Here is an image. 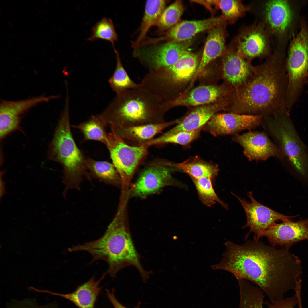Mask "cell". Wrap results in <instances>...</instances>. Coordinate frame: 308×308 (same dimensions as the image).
I'll return each instance as SVG.
<instances>
[{
    "label": "cell",
    "mask_w": 308,
    "mask_h": 308,
    "mask_svg": "<svg viewBox=\"0 0 308 308\" xmlns=\"http://www.w3.org/2000/svg\"><path fill=\"white\" fill-rule=\"evenodd\" d=\"M224 244L222 258L212 269L253 282L271 303L282 300L286 293L295 291L301 284V261L289 249L276 248L255 239L242 244L228 241Z\"/></svg>",
    "instance_id": "cell-1"
},
{
    "label": "cell",
    "mask_w": 308,
    "mask_h": 308,
    "mask_svg": "<svg viewBox=\"0 0 308 308\" xmlns=\"http://www.w3.org/2000/svg\"><path fill=\"white\" fill-rule=\"evenodd\" d=\"M287 82L285 64L276 54H272L262 64L254 66L243 84L232 88L227 110L229 112L263 117L287 110Z\"/></svg>",
    "instance_id": "cell-2"
},
{
    "label": "cell",
    "mask_w": 308,
    "mask_h": 308,
    "mask_svg": "<svg viewBox=\"0 0 308 308\" xmlns=\"http://www.w3.org/2000/svg\"><path fill=\"white\" fill-rule=\"evenodd\" d=\"M128 201L127 198L120 199L117 212L102 237L82 244L73 246L68 250L88 252L92 257L91 262L99 260L105 261L108 268L105 273L113 278L123 268L133 266L144 281L149 278L151 272L143 268L133 241L128 218Z\"/></svg>",
    "instance_id": "cell-3"
},
{
    "label": "cell",
    "mask_w": 308,
    "mask_h": 308,
    "mask_svg": "<svg viewBox=\"0 0 308 308\" xmlns=\"http://www.w3.org/2000/svg\"><path fill=\"white\" fill-rule=\"evenodd\" d=\"M161 98L141 87L117 94L100 114L111 130L165 122Z\"/></svg>",
    "instance_id": "cell-4"
},
{
    "label": "cell",
    "mask_w": 308,
    "mask_h": 308,
    "mask_svg": "<svg viewBox=\"0 0 308 308\" xmlns=\"http://www.w3.org/2000/svg\"><path fill=\"white\" fill-rule=\"evenodd\" d=\"M48 150L49 159L63 168V196L70 190H80L84 177L89 179L86 157L77 146L71 131L69 102L65 103Z\"/></svg>",
    "instance_id": "cell-5"
},
{
    "label": "cell",
    "mask_w": 308,
    "mask_h": 308,
    "mask_svg": "<svg viewBox=\"0 0 308 308\" xmlns=\"http://www.w3.org/2000/svg\"><path fill=\"white\" fill-rule=\"evenodd\" d=\"M287 110L276 112L273 117H263L261 125L273 139L283 156L287 157L301 174L308 170V153Z\"/></svg>",
    "instance_id": "cell-6"
},
{
    "label": "cell",
    "mask_w": 308,
    "mask_h": 308,
    "mask_svg": "<svg viewBox=\"0 0 308 308\" xmlns=\"http://www.w3.org/2000/svg\"><path fill=\"white\" fill-rule=\"evenodd\" d=\"M106 146L121 178V189H129L135 173L147 154L148 147L142 144L129 145L112 131L108 133Z\"/></svg>",
    "instance_id": "cell-7"
},
{
    "label": "cell",
    "mask_w": 308,
    "mask_h": 308,
    "mask_svg": "<svg viewBox=\"0 0 308 308\" xmlns=\"http://www.w3.org/2000/svg\"><path fill=\"white\" fill-rule=\"evenodd\" d=\"M285 65L288 89L303 90L308 74V32L305 28L302 27L291 42Z\"/></svg>",
    "instance_id": "cell-8"
},
{
    "label": "cell",
    "mask_w": 308,
    "mask_h": 308,
    "mask_svg": "<svg viewBox=\"0 0 308 308\" xmlns=\"http://www.w3.org/2000/svg\"><path fill=\"white\" fill-rule=\"evenodd\" d=\"M271 37L260 22L242 27L231 42L237 52L251 62L256 58L266 59L271 54Z\"/></svg>",
    "instance_id": "cell-9"
},
{
    "label": "cell",
    "mask_w": 308,
    "mask_h": 308,
    "mask_svg": "<svg viewBox=\"0 0 308 308\" xmlns=\"http://www.w3.org/2000/svg\"><path fill=\"white\" fill-rule=\"evenodd\" d=\"M190 41H170L149 47L137 48L135 49L133 54L148 71L156 70L175 64L189 51Z\"/></svg>",
    "instance_id": "cell-10"
},
{
    "label": "cell",
    "mask_w": 308,
    "mask_h": 308,
    "mask_svg": "<svg viewBox=\"0 0 308 308\" xmlns=\"http://www.w3.org/2000/svg\"><path fill=\"white\" fill-rule=\"evenodd\" d=\"M174 169L164 165L159 160L151 163L141 171L129 188V198H144L159 192L166 186L175 185L171 175Z\"/></svg>",
    "instance_id": "cell-11"
},
{
    "label": "cell",
    "mask_w": 308,
    "mask_h": 308,
    "mask_svg": "<svg viewBox=\"0 0 308 308\" xmlns=\"http://www.w3.org/2000/svg\"><path fill=\"white\" fill-rule=\"evenodd\" d=\"M234 195L240 203L246 214V222L242 228H250L245 236V239L254 233V239L258 240L262 233L275 221L279 220L283 221L295 217L283 215L262 204L254 198L252 191L248 192L247 194L250 201Z\"/></svg>",
    "instance_id": "cell-12"
},
{
    "label": "cell",
    "mask_w": 308,
    "mask_h": 308,
    "mask_svg": "<svg viewBox=\"0 0 308 308\" xmlns=\"http://www.w3.org/2000/svg\"><path fill=\"white\" fill-rule=\"evenodd\" d=\"M263 117L231 112L215 114L202 129L214 136L234 135L242 131L250 130L261 125Z\"/></svg>",
    "instance_id": "cell-13"
},
{
    "label": "cell",
    "mask_w": 308,
    "mask_h": 308,
    "mask_svg": "<svg viewBox=\"0 0 308 308\" xmlns=\"http://www.w3.org/2000/svg\"><path fill=\"white\" fill-rule=\"evenodd\" d=\"M232 139L242 146L244 155L250 161H265L273 157L284 159L280 149L265 132L250 131L233 135Z\"/></svg>",
    "instance_id": "cell-14"
},
{
    "label": "cell",
    "mask_w": 308,
    "mask_h": 308,
    "mask_svg": "<svg viewBox=\"0 0 308 308\" xmlns=\"http://www.w3.org/2000/svg\"><path fill=\"white\" fill-rule=\"evenodd\" d=\"M264 236L272 246L289 249L295 243L308 240V219L297 222L288 219L281 223H275L262 233L261 237Z\"/></svg>",
    "instance_id": "cell-15"
},
{
    "label": "cell",
    "mask_w": 308,
    "mask_h": 308,
    "mask_svg": "<svg viewBox=\"0 0 308 308\" xmlns=\"http://www.w3.org/2000/svg\"><path fill=\"white\" fill-rule=\"evenodd\" d=\"M262 10L264 25L271 38V36L284 33L289 26L292 18V12L288 1L270 0L263 3Z\"/></svg>",
    "instance_id": "cell-16"
},
{
    "label": "cell",
    "mask_w": 308,
    "mask_h": 308,
    "mask_svg": "<svg viewBox=\"0 0 308 308\" xmlns=\"http://www.w3.org/2000/svg\"><path fill=\"white\" fill-rule=\"evenodd\" d=\"M225 22L226 21L221 16L200 20L183 21L167 30L161 37L150 39L149 42L155 44L165 40L178 42L188 41L198 33L209 30Z\"/></svg>",
    "instance_id": "cell-17"
},
{
    "label": "cell",
    "mask_w": 308,
    "mask_h": 308,
    "mask_svg": "<svg viewBox=\"0 0 308 308\" xmlns=\"http://www.w3.org/2000/svg\"><path fill=\"white\" fill-rule=\"evenodd\" d=\"M224 78L233 88L243 84L250 75L254 66L236 51L231 43L221 56Z\"/></svg>",
    "instance_id": "cell-18"
},
{
    "label": "cell",
    "mask_w": 308,
    "mask_h": 308,
    "mask_svg": "<svg viewBox=\"0 0 308 308\" xmlns=\"http://www.w3.org/2000/svg\"><path fill=\"white\" fill-rule=\"evenodd\" d=\"M106 275L104 273L98 280L94 276L77 287L73 292L66 294L55 293L46 290L37 289L38 292L61 297L74 303L78 308H95V304L102 287L100 284Z\"/></svg>",
    "instance_id": "cell-19"
},
{
    "label": "cell",
    "mask_w": 308,
    "mask_h": 308,
    "mask_svg": "<svg viewBox=\"0 0 308 308\" xmlns=\"http://www.w3.org/2000/svg\"><path fill=\"white\" fill-rule=\"evenodd\" d=\"M226 106L225 102L201 106L190 112L179 121L175 126L159 137H163L181 131L202 128L217 112L225 109Z\"/></svg>",
    "instance_id": "cell-20"
},
{
    "label": "cell",
    "mask_w": 308,
    "mask_h": 308,
    "mask_svg": "<svg viewBox=\"0 0 308 308\" xmlns=\"http://www.w3.org/2000/svg\"><path fill=\"white\" fill-rule=\"evenodd\" d=\"M231 90L228 91L226 89L213 85L199 86L182 97L166 102V106L168 110L176 106H202L210 104Z\"/></svg>",
    "instance_id": "cell-21"
},
{
    "label": "cell",
    "mask_w": 308,
    "mask_h": 308,
    "mask_svg": "<svg viewBox=\"0 0 308 308\" xmlns=\"http://www.w3.org/2000/svg\"><path fill=\"white\" fill-rule=\"evenodd\" d=\"M226 22L209 30L204 46L202 58L195 74V78L212 61L221 56L226 46Z\"/></svg>",
    "instance_id": "cell-22"
},
{
    "label": "cell",
    "mask_w": 308,
    "mask_h": 308,
    "mask_svg": "<svg viewBox=\"0 0 308 308\" xmlns=\"http://www.w3.org/2000/svg\"><path fill=\"white\" fill-rule=\"evenodd\" d=\"M179 120L150 124L140 125L119 127L113 131L123 139L137 143L138 145L150 141L157 134L166 128L175 123Z\"/></svg>",
    "instance_id": "cell-23"
},
{
    "label": "cell",
    "mask_w": 308,
    "mask_h": 308,
    "mask_svg": "<svg viewBox=\"0 0 308 308\" xmlns=\"http://www.w3.org/2000/svg\"><path fill=\"white\" fill-rule=\"evenodd\" d=\"M160 161L165 165L184 171L188 174L191 179L206 177L211 178L213 181L219 171L217 165L206 162L196 157L180 163L163 160H160Z\"/></svg>",
    "instance_id": "cell-24"
},
{
    "label": "cell",
    "mask_w": 308,
    "mask_h": 308,
    "mask_svg": "<svg viewBox=\"0 0 308 308\" xmlns=\"http://www.w3.org/2000/svg\"><path fill=\"white\" fill-rule=\"evenodd\" d=\"M86 165L89 179L93 178L106 184L121 188V178L112 163L86 157Z\"/></svg>",
    "instance_id": "cell-25"
},
{
    "label": "cell",
    "mask_w": 308,
    "mask_h": 308,
    "mask_svg": "<svg viewBox=\"0 0 308 308\" xmlns=\"http://www.w3.org/2000/svg\"><path fill=\"white\" fill-rule=\"evenodd\" d=\"M166 2L163 0H147L146 2L144 15L137 38L132 43L135 49L140 46L145 39L147 34L153 26L156 25Z\"/></svg>",
    "instance_id": "cell-26"
},
{
    "label": "cell",
    "mask_w": 308,
    "mask_h": 308,
    "mask_svg": "<svg viewBox=\"0 0 308 308\" xmlns=\"http://www.w3.org/2000/svg\"><path fill=\"white\" fill-rule=\"evenodd\" d=\"M107 126L100 114L92 115L86 121L72 127L81 132L84 141H96L106 145L108 142Z\"/></svg>",
    "instance_id": "cell-27"
},
{
    "label": "cell",
    "mask_w": 308,
    "mask_h": 308,
    "mask_svg": "<svg viewBox=\"0 0 308 308\" xmlns=\"http://www.w3.org/2000/svg\"><path fill=\"white\" fill-rule=\"evenodd\" d=\"M237 280L240 295L238 308H263L264 294L261 289L247 280Z\"/></svg>",
    "instance_id": "cell-28"
},
{
    "label": "cell",
    "mask_w": 308,
    "mask_h": 308,
    "mask_svg": "<svg viewBox=\"0 0 308 308\" xmlns=\"http://www.w3.org/2000/svg\"><path fill=\"white\" fill-rule=\"evenodd\" d=\"M114 51L116 55V66L108 80L111 89L117 94H119L127 90L141 87L140 83H136L130 77L123 66L119 53L116 50Z\"/></svg>",
    "instance_id": "cell-29"
},
{
    "label": "cell",
    "mask_w": 308,
    "mask_h": 308,
    "mask_svg": "<svg viewBox=\"0 0 308 308\" xmlns=\"http://www.w3.org/2000/svg\"><path fill=\"white\" fill-rule=\"evenodd\" d=\"M217 4L221 11V17L230 24L235 23L251 9V7L244 5L240 0H217Z\"/></svg>",
    "instance_id": "cell-30"
},
{
    "label": "cell",
    "mask_w": 308,
    "mask_h": 308,
    "mask_svg": "<svg viewBox=\"0 0 308 308\" xmlns=\"http://www.w3.org/2000/svg\"><path fill=\"white\" fill-rule=\"evenodd\" d=\"M197 191L199 198L207 206L210 207L217 202L226 209L228 206L218 197L214 189L213 180L210 178L203 177L192 179Z\"/></svg>",
    "instance_id": "cell-31"
},
{
    "label": "cell",
    "mask_w": 308,
    "mask_h": 308,
    "mask_svg": "<svg viewBox=\"0 0 308 308\" xmlns=\"http://www.w3.org/2000/svg\"><path fill=\"white\" fill-rule=\"evenodd\" d=\"M118 36L112 20L104 17L96 23L91 30V35L87 39L90 41L101 40L108 41L116 50L115 43L117 41Z\"/></svg>",
    "instance_id": "cell-32"
},
{
    "label": "cell",
    "mask_w": 308,
    "mask_h": 308,
    "mask_svg": "<svg viewBox=\"0 0 308 308\" xmlns=\"http://www.w3.org/2000/svg\"><path fill=\"white\" fill-rule=\"evenodd\" d=\"M184 9L183 2L177 0L165 8L156 25L159 31L168 30L179 22Z\"/></svg>",
    "instance_id": "cell-33"
},
{
    "label": "cell",
    "mask_w": 308,
    "mask_h": 308,
    "mask_svg": "<svg viewBox=\"0 0 308 308\" xmlns=\"http://www.w3.org/2000/svg\"><path fill=\"white\" fill-rule=\"evenodd\" d=\"M202 129L201 128L194 130L183 131L164 137H159L142 144L148 147L153 145L169 143L187 145L198 137Z\"/></svg>",
    "instance_id": "cell-34"
},
{
    "label": "cell",
    "mask_w": 308,
    "mask_h": 308,
    "mask_svg": "<svg viewBox=\"0 0 308 308\" xmlns=\"http://www.w3.org/2000/svg\"><path fill=\"white\" fill-rule=\"evenodd\" d=\"M20 123V117L16 116L7 112L0 110L1 139L18 129Z\"/></svg>",
    "instance_id": "cell-35"
},
{
    "label": "cell",
    "mask_w": 308,
    "mask_h": 308,
    "mask_svg": "<svg viewBox=\"0 0 308 308\" xmlns=\"http://www.w3.org/2000/svg\"><path fill=\"white\" fill-rule=\"evenodd\" d=\"M301 290L295 291L296 294L293 296L284 299L282 300L274 303L267 304V308H294L299 302V298Z\"/></svg>",
    "instance_id": "cell-36"
},
{
    "label": "cell",
    "mask_w": 308,
    "mask_h": 308,
    "mask_svg": "<svg viewBox=\"0 0 308 308\" xmlns=\"http://www.w3.org/2000/svg\"><path fill=\"white\" fill-rule=\"evenodd\" d=\"M114 290L112 291L107 289L106 290L107 297L114 308H127L119 302L116 297ZM135 308H140L138 306Z\"/></svg>",
    "instance_id": "cell-37"
},
{
    "label": "cell",
    "mask_w": 308,
    "mask_h": 308,
    "mask_svg": "<svg viewBox=\"0 0 308 308\" xmlns=\"http://www.w3.org/2000/svg\"><path fill=\"white\" fill-rule=\"evenodd\" d=\"M0 179V198L1 199L5 194V189L3 181L1 177Z\"/></svg>",
    "instance_id": "cell-38"
},
{
    "label": "cell",
    "mask_w": 308,
    "mask_h": 308,
    "mask_svg": "<svg viewBox=\"0 0 308 308\" xmlns=\"http://www.w3.org/2000/svg\"><path fill=\"white\" fill-rule=\"evenodd\" d=\"M306 83H308V74L307 76V79L306 80Z\"/></svg>",
    "instance_id": "cell-39"
}]
</instances>
